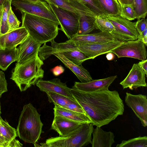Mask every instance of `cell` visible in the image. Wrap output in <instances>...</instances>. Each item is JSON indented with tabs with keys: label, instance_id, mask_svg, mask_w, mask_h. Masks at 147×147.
<instances>
[{
	"label": "cell",
	"instance_id": "9c48e42d",
	"mask_svg": "<svg viewBox=\"0 0 147 147\" xmlns=\"http://www.w3.org/2000/svg\"><path fill=\"white\" fill-rule=\"evenodd\" d=\"M146 46L142 40L138 38L135 40L124 42L121 45L111 51L118 58L128 57L141 61L146 59Z\"/></svg>",
	"mask_w": 147,
	"mask_h": 147
},
{
	"label": "cell",
	"instance_id": "e0dca14e",
	"mask_svg": "<svg viewBox=\"0 0 147 147\" xmlns=\"http://www.w3.org/2000/svg\"><path fill=\"white\" fill-rule=\"evenodd\" d=\"M117 78L116 75L104 79L93 80L86 83L75 82L72 88L85 92L109 90V86Z\"/></svg>",
	"mask_w": 147,
	"mask_h": 147
},
{
	"label": "cell",
	"instance_id": "836d02e7",
	"mask_svg": "<svg viewBox=\"0 0 147 147\" xmlns=\"http://www.w3.org/2000/svg\"><path fill=\"white\" fill-rule=\"evenodd\" d=\"M121 17L129 21L137 19V15L133 7L129 5H121Z\"/></svg>",
	"mask_w": 147,
	"mask_h": 147
},
{
	"label": "cell",
	"instance_id": "d6986e66",
	"mask_svg": "<svg viewBox=\"0 0 147 147\" xmlns=\"http://www.w3.org/2000/svg\"><path fill=\"white\" fill-rule=\"evenodd\" d=\"M82 123L59 115L54 116L51 129L57 132L59 136H63L79 128Z\"/></svg>",
	"mask_w": 147,
	"mask_h": 147
},
{
	"label": "cell",
	"instance_id": "4dcf8cb0",
	"mask_svg": "<svg viewBox=\"0 0 147 147\" xmlns=\"http://www.w3.org/2000/svg\"><path fill=\"white\" fill-rule=\"evenodd\" d=\"M95 26L96 29L101 32L112 33L114 30L113 26L106 17H96L95 21Z\"/></svg>",
	"mask_w": 147,
	"mask_h": 147
},
{
	"label": "cell",
	"instance_id": "5b68a950",
	"mask_svg": "<svg viewBox=\"0 0 147 147\" xmlns=\"http://www.w3.org/2000/svg\"><path fill=\"white\" fill-rule=\"evenodd\" d=\"M91 123H84L76 130L63 136L52 137L47 139L45 142L35 147H82L90 144L92 134L94 129Z\"/></svg>",
	"mask_w": 147,
	"mask_h": 147
},
{
	"label": "cell",
	"instance_id": "8d00e7d4",
	"mask_svg": "<svg viewBox=\"0 0 147 147\" xmlns=\"http://www.w3.org/2000/svg\"><path fill=\"white\" fill-rule=\"evenodd\" d=\"M135 25L139 34H140L147 28V19L145 18L138 19L136 23H135Z\"/></svg>",
	"mask_w": 147,
	"mask_h": 147
},
{
	"label": "cell",
	"instance_id": "f907efd6",
	"mask_svg": "<svg viewBox=\"0 0 147 147\" xmlns=\"http://www.w3.org/2000/svg\"><path fill=\"white\" fill-rule=\"evenodd\" d=\"M77 0V1H80L81 2H82V1H81L80 0Z\"/></svg>",
	"mask_w": 147,
	"mask_h": 147
},
{
	"label": "cell",
	"instance_id": "8fae6325",
	"mask_svg": "<svg viewBox=\"0 0 147 147\" xmlns=\"http://www.w3.org/2000/svg\"><path fill=\"white\" fill-rule=\"evenodd\" d=\"M124 42L114 41L92 44H75L78 49L84 53L89 59H93L99 55L111 52Z\"/></svg>",
	"mask_w": 147,
	"mask_h": 147
},
{
	"label": "cell",
	"instance_id": "f546056e",
	"mask_svg": "<svg viewBox=\"0 0 147 147\" xmlns=\"http://www.w3.org/2000/svg\"><path fill=\"white\" fill-rule=\"evenodd\" d=\"M12 0H6L2 4L3 11L1 18V35L5 34L9 30L7 22L8 13L10 7Z\"/></svg>",
	"mask_w": 147,
	"mask_h": 147
},
{
	"label": "cell",
	"instance_id": "60d3db41",
	"mask_svg": "<svg viewBox=\"0 0 147 147\" xmlns=\"http://www.w3.org/2000/svg\"><path fill=\"white\" fill-rule=\"evenodd\" d=\"M23 144L16 138L12 140L9 144L8 147H22Z\"/></svg>",
	"mask_w": 147,
	"mask_h": 147
},
{
	"label": "cell",
	"instance_id": "cb8c5ba5",
	"mask_svg": "<svg viewBox=\"0 0 147 147\" xmlns=\"http://www.w3.org/2000/svg\"><path fill=\"white\" fill-rule=\"evenodd\" d=\"M96 18L90 16L80 15L77 35H84L89 34L95 28Z\"/></svg>",
	"mask_w": 147,
	"mask_h": 147
},
{
	"label": "cell",
	"instance_id": "5bb4252c",
	"mask_svg": "<svg viewBox=\"0 0 147 147\" xmlns=\"http://www.w3.org/2000/svg\"><path fill=\"white\" fill-rule=\"evenodd\" d=\"M36 84L41 91L46 93L50 92L56 93L71 100H76L71 92V88L68 87L65 83L62 82L59 78L47 80L40 79Z\"/></svg>",
	"mask_w": 147,
	"mask_h": 147
},
{
	"label": "cell",
	"instance_id": "7bdbcfd3",
	"mask_svg": "<svg viewBox=\"0 0 147 147\" xmlns=\"http://www.w3.org/2000/svg\"><path fill=\"white\" fill-rule=\"evenodd\" d=\"M120 5H127L134 7V0H117Z\"/></svg>",
	"mask_w": 147,
	"mask_h": 147
},
{
	"label": "cell",
	"instance_id": "ba28073f",
	"mask_svg": "<svg viewBox=\"0 0 147 147\" xmlns=\"http://www.w3.org/2000/svg\"><path fill=\"white\" fill-rule=\"evenodd\" d=\"M106 18L114 28V30L111 33L122 41L135 40L138 38L139 34L136 29L134 23L120 16H107Z\"/></svg>",
	"mask_w": 147,
	"mask_h": 147
},
{
	"label": "cell",
	"instance_id": "83f0119b",
	"mask_svg": "<svg viewBox=\"0 0 147 147\" xmlns=\"http://www.w3.org/2000/svg\"><path fill=\"white\" fill-rule=\"evenodd\" d=\"M46 93L50 102L65 109L69 103L76 100H71L66 96L55 93L48 92Z\"/></svg>",
	"mask_w": 147,
	"mask_h": 147
},
{
	"label": "cell",
	"instance_id": "7402d4cb",
	"mask_svg": "<svg viewBox=\"0 0 147 147\" xmlns=\"http://www.w3.org/2000/svg\"><path fill=\"white\" fill-rule=\"evenodd\" d=\"M53 108L54 116L59 115L70 119L82 123H91L85 115L67 109L56 105Z\"/></svg>",
	"mask_w": 147,
	"mask_h": 147
},
{
	"label": "cell",
	"instance_id": "7c38bea8",
	"mask_svg": "<svg viewBox=\"0 0 147 147\" xmlns=\"http://www.w3.org/2000/svg\"><path fill=\"white\" fill-rule=\"evenodd\" d=\"M114 41H122L119 38L111 33L101 31L84 35H76L66 42L78 45Z\"/></svg>",
	"mask_w": 147,
	"mask_h": 147
},
{
	"label": "cell",
	"instance_id": "c3c4849f",
	"mask_svg": "<svg viewBox=\"0 0 147 147\" xmlns=\"http://www.w3.org/2000/svg\"><path fill=\"white\" fill-rule=\"evenodd\" d=\"M27 1H38V0H26Z\"/></svg>",
	"mask_w": 147,
	"mask_h": 147
},
{
	"label": "cell",
	"instance_id": "ee69618b",
	"mask_svg": "<svg viewBox=\"0 0 147 147\" xmlns=\"http://www.w3.org/2000/svg\"><path fill=\"white\" fill-rule=\"evenodd\" d=\"M8 144L0 133V147H8Z\"/></svg>",
	"mask_w": 147,
	"mask_h": 147
},
{
	"label": "cell",
	"instance_id": "b9f144b4",
	"mask_svg": "<svg viewBox=\"0 0 147 147\" xmlns=\"http://www.w3.org/2000/svg\"><path fill=\"white\" fill-rule=\"evenodd\" d=\"M140 66L145 72L146 75H147V60H142L138 63Z\"/></svg>",
	"mask_w": 147,
	"mask_h": 147
},
{
	"label": "cell",
	"instance_id": "d6a6232c",
	"mask_svg": "<svg viewBox=\"0 0 147 147\" xmlns=\"http://www.w3.org/2000/svg\"><path fill=\"white\" fill-rule=\"evenodd\" d=\"M133 8L138 20L145 18L147 13V0H134Z\"/></svg>",
	"mask_w": 147,
	"mask_h": 147
},
{
	"label": "cell",
	"instance_id": "d590c367",
	"mask_svg": "<svg viewBox=\"0 0 147 147\" xmlns=\"http://www.w3.org/2000/svg\"><path fill=\"white\" fill-rule=\"evenodd\" d=\"M7 83L5 74L0 70V98L3 93L7 91Z\"/></svg>",
	"mask_w": 147,
	"mask_h": 147
},
{
	"label": "cell",
	"instance_id": "7a4b0ae2",
	"mask_svg": "<svg viewBox=\"0 0 147 147\" xmlns=\"http://www.w3.org/2000/svg\"><path fill=\"white\" fill-rule=\"evenodd\" d=\"M40 115L30 103L23 107L17 128L18 136L25 142L34 145L37 143L44 132L42 130L43 123Z\"/></svg>",
	"mask_w": 147,
	"mask_h": 147
},
{
	"label": "cell",
	"instance_id": "ab89813d",
	"mask_svg": "<svg viewBox=\"0 0 147 147\" xmlns=\"http://www.w3.org/2000/svg\"><path fill=\"white\" fill-rule=\"evenodd\" d=\"M138 38H140L146 46H147V28L140 34H139Z\"/></svg>",
	"mask_w": 147,
	"mask_h": 147
},
{
	"label": "cell",
	"instance_id": "4fadbf2b",
	"mask_svg": "<svg viewBox=\"0 0 147 147\" xmlns=\"http://www.w3.org/2000/svg\"><path fill=\"white\" fill-rule=\"evenodd\" d=\"M146 74L138 63H134L128 75L119 84L123 89L132 90L139 87H146Z\"/></svg>",
	"mask_w": 147,
	"mask_h": 147
},
{
	"label": "cell",
	"instance_id": "ffe728a7",
	"mask_svg": "<svg viewBox=\"0 0 147 147\" xmlns=\"http://www.w3.org/2000/svg\"><path fill=\"white\" fill-rule=\"evenodd\" d=\"M58 58L67 68L71 71L82 83H86L92 80L88 71L81 65H77L67 58L61 53L53 54Z\"/></svg>",
	"mask_w": 147,
	"mask_h": 147
},
{
	"label": "cell",
	"instance_id": "30bf717a",
	"mask_svg": "<svg viewBox=\"0 0 147 147\" xmlns=\"http://www.w3.org/2000/svg\"><path fill=\"white\" fill-rule=\"evenodd\" d=\"M125 102L141 121L142 125L147 126V98L146 95L133 94L126 93Z\"/></svg>",
	"mask_w": 147,
	"mask_h": 147
},
{
	"label": "cell",
	"instance_id": "2e32d148",
	"mask_svg": "<svg viewBox=\"0 0 147 147\" xmlns=\"http://www.w3.org/2000/svg\"><path fill=\"white\" fill-rule=\"evenodd\" d=\"M26 29L22 26L0 35V49L16 47L28 36Z\"/></svg>",
	"mask_w": 147,
	"mask_h": 147
},
{
	"label": "cell",
	"instance_id": "8992f818",
	"mask_svg": "<svg viewBox=\"0 0 147 147\" xmlns=\"http://www.w3.org/2000/svg\"><path fill=\"white\" fill-rule=\"evenodd\" d=\"M11 4L20 11L48 19L59 25V21L50 5L42 0H38L36 1L12 0Z\"/></svg>",
	"mask_w": 147,
	"mask_h": 147
},
{
	"label": "cell",
	"instance_id": "f35d334b",
	"mask_svg": "<svg viewBox=\"0 0 147 147\" xmlns=\"http://www.w3.org/2000/svg\"><path fill=\"white\" fill-rule=\"evenodd\" d=\"M64 71V68L61 65L56 66L52 69L53 74L55 76L59 75L63 73Z\"/></svg>",
	"mask_w": 147,
	"mask_h": 147
},
{
	"label": "cell",
	"instance_id": "f6af8a7d",
	"mask_svg": "<svg viewBox=\"0 0 147 147\" xmlns=\"http://www.w3.org/2000/svg\"><path fill=\"white\" fill-rule=\"evenodd\" d=\"M106 55V57L108 60H113L114 57V55L113 53L110 52L107 53Z\"/></svg>",
	"mask_w": 147,
	"mask_h": 147
},
{
	"label": "cell",
	"instance_id": "6da1fadb",
	"mask_svg": "<svg viewBox=\"0 0 147 147\" xmlns=\"http://www.w3.org/2000/svg\"><path fill=\"white\" fill-rule=\"evenodd\" d=\"M71 92L94 125L109 124L124 111L123 100L116 90L85 92L71 88Z\"/></svg>",
	"mask_w": 147,
	"mask_h": 147
},
{
	"label": "cell",
	"instance_id": "bcb514c9",
	"mask_svg": "<svg viewBox=\"0 0 147 147\" xmlns=\"http://www.w3.org/2000/svg\"><path fill=\"white\" fill-rule=\"evenodd\" d=\"M2 11H3V6H2V5H1L0 6V35H1V18Z\"/></svg>",
	"mask_w": 147,
	"mask_h": 147
},
{
	"label": "cell",
	"instance_id": "52a82bcc",
	"mask_svg": "<svg viewBox=\"0 0 147 147\" xmlns=\"http://www.w3.org/2000/svg\"><path fill=\"white\" fill-rule=\"evenodd\" d=\"M59 23V30L69 39L77 34L80 15L63 9L52 3H49Z\"/></svg>",
	"mask_w": 147,
	"mask_h": 147
},
{
	"label": "cell",
	"instance_id": "9a60e30c",
	"mask_svg": "<svg viewBox=\"0 0 147 147\" xmlns=\"http://www.w3.org/2000/svg\"><path fill=\"white\" fill-rule=\"evenodd\" d=\"M42 44L34 40L29 35L19 45L17 64L23 63L38 54Z\"/></svg>",
	"mask_w": 147,
	"mask_h": 147
},
{
	"label": "cell",
	"instance_id": "484cf974",
	"mask_svg": "<svg viewBox=\"0 0 147 147\" xmlns=\"http://www.w3.org/2000/svg\"><path fill=\"white\" fill-rule=\"evenodd\" d=\"M0 133L8 144L18 136L16 129L10 126L6 121L4 120L0 116Z\"/></svg>",
	"mask_w": 147,
	"mask_h": 147
},
{
	"label": "cell",
	"instance_id": "ac0fdd59",
	"mask_svg": "<svg viewBox=\"0 0 147 147\" xmlns=\"http://www.w3.org/2000/svg\"><path fill=\"white\" fill-rule=\"evenodd\" d=\"M64 9L80 15L96 18L97 16L82 2L76 0H44Z\"/></svg>",
	"mask_w": 147,
	"mask_h": 147
},
{
	"label": "cell",
	"instance_id": "e575fe53",
	"mask_svg": "<svg viewBox=\"0 0 147 147\" xmlns=\"http://www.w3.org/2000/svg\"><path fill=\"white\" fill-rule=\"evenodd\" d=\"M7 22L9 27L8 32L20 27L19 26L21 22L18 20L14 14L11 6L9 9L8 13Z\"/></svg>",
	"mask_w": 147,
	"mask_h": 147
},
{
	"label": "cell",
	"instance_id": "44dd1931",
	"mask_svg": "<svg viewBox=\"0 0 147 147\" xmlns=\"http://www.w3.org/2000/svg\"><path fill=\"white\" fill-rule=\"evenodd\" d=\"M92 147H111L115 142V136L111 131H106L101 127L96 126L92 132Z\"/></svg>",
	"mask_w": 147,
	"mask_h": 147
},
{
	"label": "cell",
	"instance_id": "3957f363",
	"mask_svg": "<svg viewBox=\"0 0 147 147\" xmlns=\"http://www.w3.org/2000/svg\"><path fill=\"white\" fill-rule=\"evenodd\" d=\"M22 26L24 27L29 35L41 44L54 40L58 33L59 24L48 19L20 11Z\"/></svg>",
	"mask_w": 147,
	"mask_h": 147
},
{
	"label": "cell",
	"instance_id": "681fc988",
	"mask_svg": "<svg viewBox=\"0 0 147 147\" xmlns=\"http://www.w3.org/2000/svg\"><path fill=\"white\" fill-rule=\"evenodd\" d=\"M1 103L0 102V116L1 115Z\"/></svg>",
	"mask_w": 147,
	"mask_h": 147
},
{
	"label": "cell",
	"instance_id": "4316f807",
	"mask_svg": "<svg viewBox=\"0 0 147 147\" xmlns=\"http://www.w3.org/2000/svg\"><path fill=\"white\" fill-rule=\"evenodd\" d=\"M60 53H62L69 60L78 65H81L83 62L89 59L84 53L78 50L68 51Z\"/></svg>",
	"mask_w": 147,
	"mask_h": 147
},
{
	"label": "cell",
	"instance_id": "277c9868",
	"mask_svg": "<svg viewBox=\"0 0 147 147\" xmlns=\"http://www.w3.org/2000/svg\"><path fill=\"white\" fill-rule=\"evenodd\" d=\"M43 64L38 54L23 63H16L10 79L14 82L21 92L24 91L43 78L44 71L42 66Z\"/></svg>",
	"mask_w": 147,
	"mask_h": 147
},
{
	"label": "cell",
	"instance_id": "7dc6e473",
	"mask_svg": "<svg viewBox=\"0 0 147 147\" xmlns=\"http://www.w3.org/2000/svg\"><path fill=\"white\" fill-rule=\"evenodd\" d=\"M6 0H0V6L2 5L3 3Z\"/></svg>",
	"mask_w": 147,
	"mask_h": 147
},
{
	"label": "cell",
	"instance_id": "1f68e13d",
	"mask_svg": "<svg viewBox=\"0 0 147 147\" xmlns=\"http://www.w3.org/2000/svg\"><path fill=\"white\" fill-rule=\"evenodd\" d=\"M82 2L97 16L106 17L107 14L98 0H80Z\"/></svg>",
	"mask_w": 147,
	"mask_h": 147
},
{
	"label": "cell",
	"instance_id": "603a6c76",
	"mask_svg": "<svg viewBox=\"0 0 147 147\" xmlns=\"http://www.w3.org/2000/svg\"><path fill=\"white\" fill-rule=\"evenodd\" d=\"M18 56V48L0 49V69L5 71L13 62L17 61Z\"/></svg>",
	"mask_w": 147,
	"mask_h": 147
},
{
	"label": "cell",
	"instance_id": "d4e9b609",
	"mask_svg": "<svg viewBox=\"0 0 147 147\" xmlns=\"http://www.w3.org/2000/svg\"><path fill=\"white\" fill-rule=\"evenodd\" d=\"M107 16H120L121 5L117 0H98Z\"/></svg>",
	"mask_w": 147,
	"mask_h": 147
},
{
	"label": "cell",
	"instance_id": "f1b7e54d",
	"mask_svg": "<svg viewBox=\"0 0 147 147\" xmlns=\"http://www.w3.org/2000/svg\"><path fill=\"white\" fill-rule=\"evenodd\" d=\"M116 147H147V137L144 136L132 138L128 140H123L117 144Z\"/></svg>",
	"mask_w": 147,
	"mask_h": 147
},
{
	"label": "cell",
	"instance_id": "74e56055",
	"mask_svg": "<svg viewBox=\"0 0 147 147\" xmlns=\"http://www.w3.org/2000/svg\"><path fill=\"white\" fill-rule=\"evenodd\" d=\"M66 109L86 115L82 107L76 100L69 103Z\"/></svg>",
	"mask_w": 147,
	"mask_h": 147
}]
</instances>
